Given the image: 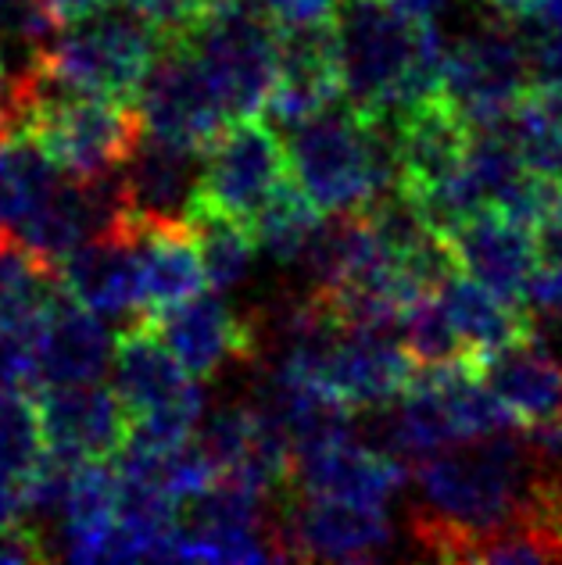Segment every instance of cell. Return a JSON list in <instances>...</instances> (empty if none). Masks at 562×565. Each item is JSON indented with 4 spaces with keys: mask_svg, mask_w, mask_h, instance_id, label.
I'll list each match as a JSON object with an SVG mask.
<instances>
[{
    "mask_svg": "<svg viewBox=\"0 0 562 565\" xmlns=\"http://www.w3.org/2000/svg\"><path fill=\"white\" fill-rule=\"evenodd\" d=\"M412 480L420 490L412 537L426 555L441 562H466L473 544L506 526L527 523V519L544 523V466L516 429L455 440L412 462Z\"/></svg>",
    "mask_w": 562,
    "mask_h": 565,
    "instance_id": "obj_1",
    "label": "cell"
},
{
    "mask_svg": "<svg viewBox=\"0 0 562 565\" xmlns=\"http://www.w3.org/2000/svg\"><path fill=\"white\" fill-rule=\"evenodd\" d=\"M340 97L365 115H397L441 94L445 36L434 14L397 0H340L330 14Z\"/></svg>",
    "mask_w": 562,
    "mask_h": 565,
    "instance_id": "obj_2",
    "label": "cell"
},
{
    "mask_svg": "<svg viewBox=\"0 0 562 565\" xmlns=\"http://www.w3.org/2000/svg\"><path fill=\"white\" fill-rule=\"evenodd\" d=\"M284 132L287 172L319 215L359 212L394 186V143L383 115H365L337 97Z\"/></svg>",
    "mask_w": 562,
    "mask_h": 565,
    "instance_id": "obj_3",
    "label": "cell"
},
{
    "mask_svg": "<svg viewBox=\"0 0 562 565\" xmlns=\"http://www.w3.org/2000/svg\"><path fill=\"white\" fill-rule=\"evenodd\" d=\"M169 36L126 0L62 22L36 57L76 94L132 100L140 76Z\"/></svg>",
    "mask_w": 562,
    "mask_h": 565,
    "instance_id": "obj_4",
    "label": "cell"
},
{
    "mask_svg": "<svg viewBox=\"0 0 562 565\" xmlns=\"http://www.w3.org/2000/svg\"><path fill=\"white\" fill-rule=\"evenodd\" d=\"M180 40L198 57L230 122L262 115L276 83V25L258 8L215 0Z\"/></svg>",
    "mask_w": 562,
    "mask_h": 565,
    "instance_id": "obj_5",
    "label": "cell"
},
{
    "mask_svg": "<svg viewBox=\"0 0 562 565\" xmlns=\"http://www.w3.org/2000/svg\"><path fill=\"white\" fill-rule=\"evenodd\" d=\"M530 86V65L520 25L491 14L477 33L445 47L441 62V94H445L469 126L506 122L516 100Z\"/></svg>",
    "mask_w": 562,
    "mask_h": 565,
    "instance_id": "obj_6",
    "label": "cell"
},
{
    "mask_svg": "<svg viewBox=\"0 0 562 565\" xmlns=\"http://www.w3.org/2000/svg\"><path fill=\"white\" fill-rule=\"evenodd\" d=\"M132 108L140 115L144 132L180 147H194V151H204L230 122L209 76L180 36H169L151 57L132 90Z\"/></svg>",
    "mask_w": 562,
    "mask_h": 565,
    "instance_id": "obj_7",
    "label": "cell"
},
{
    "mask_svg": "<svg viewBox=\"0 0 562 565\" xmlns=\"http://www.w3.org/2000/svg\"><path fill=\"white\" fill-rule=\"evenodd\" d=\"M284 180L290 172L276 129L262 118H236L201 151L198 198L233 218H247Z\"/></svg>",
    "mask_w": 562,
    "mask_h": 565,
    "instance_id": "obj_8",
    "label": "cell"
},
{
    "mask_svg": "<svg viewBox=\"0 0 562 565\" xmlns=\"http://www.w3.org/2000/svg\"><path fill=\"white\" fill-rule=\"evenodd\" d=\"M144 322L194 380H212L230 365L262 362L255 326L244 311H233L219 290H201L187 301L155 311Z\"/></svg>",
    "mask_w": 562,
    "mask_h": 565,
    "instance_id": "obj_9",
    "label": "cell"
},
{
    "mask_svg": "<svg viewBox=\"0 0 562 565\" xmlns=\"http://www.w3.org/2000/svg\"><path fill=\"white\" fill-rule=\"evenodd\" d=\"M445 244L458 273L480 282L484 290H491L501 301L527 308L530 279H534L541 265L534 226L501 215L495 207H484V212L469 215L455 230H448Z\"/></svg>",
    "mask_w": 562,
    "mask_h": 565,
    "instance_id": "obj_10",
    "label": "cell"
},
{
    "mask_svg": "<svg viewBox=\"0 0 562 565\" xmlns=\"http://www.w3.org/2000/svg\"><path fill=\"white\" fill-rule=\"evenodd\" d=\"M33 401L43 451H57L76 462H97V458H112L126 437V412L108 380L40 386Z\"/></svg>",
    "mask_w": 562,
    "mask_h": 565,
    "instance_id": "obj_11",
    "label": "cell"
},
{
    "mask_svg": "<svg viewBox=\"0 0 562 565\" xmlns=\"http://www.w3.org/2000/svg\"><path fill=\"white\" fill-rule=\"evenodd\" d=\"M409 469L394 455L365 448L351 434L308 448L290 458V490L308 498H330L383 509L405 483Z\"/></svg>",
    "mask_w": 562,
    "mask_h": 565,
    "instance_id": "obj_12",
    "label": "cell"
},
{
    "mask_svg": "<svg viewBox=\"0 0 562 565\" xmlns=\"http://www.w3.org/2000/svg\"><path fill=\"white\" fill-rule=\"evenodd\" d=\"M337 97L340 79L330 19L276 25V83L262 115H269V122L284 129Z\"/></svg>",
    "mask_w": 562,
    "mask_h": 565,
    "instance_id": "obj_13",
    "label": "cell"
},
{
    "mask_svg": "<svg viewBox=\"0 0 562 565\" xmlns=\"http://www.w3.org/2000/svg\"><path fill=\"white\" fill-rule=\"evenodd\" d=\"M115 172L132 218L183 222L201 190V151L140 132Z\"/></svg>",
    "mask_w": 562,
    "mask_h": 565,
    "instance_id": "obj_14",
    "label": "cell"
},
{
    "mask_svg": "<svg viewBox=\"0 0 562 565\" xmlns=\"http://www.w3.org/2000/svg\"><path fill=\"white\" fill-rule=\"evenodd\" d=\"M473 369L516 429H534L562 415V362L541 344L538 330L487 351Z\"/></svg>",
    "mask_w": 562,
    "mask_h": 565,
    "instance_id": "obj_15",
    "label": "cell"
},
{
    "mask_svg": "<svg viewBox=\"0 0 562 565\" xmlns=\"http://www.w3.org/2000/svg\"><path fill=\"white\" fill-rule=\"evenodd\" d=\"M62 290L100 319H140L137 255L126 218L115 230L97 233L57 262Z\"/></svg>",
    "mask_w": 562,
    "mask_h": 565,
    "instance_id": "obj_16",
    "label": "cell"
},
{
    "mask_svg": "<svg viewBox=\"0 0 562 565\" xmlns=\"http://www.w3.org/2000/svg\"><path fill=\"white\" fill-rule=\"evenodd\" d=\"M115 337L108 319L94 316L62 294L33 337V391L108 376Z\"/></svg>",
    "mask_w": 562,
    "mask_h": 565,
    "instance_id": "obj_17",
    "label": "cell"
},
{
    "mask_svg": "<svg viewBox=\"0 0 562 565\" xmlns=\"http://www.w3.org/2000/svg\"><path fill=\"white\" fill-rule=\"evenodd\" d=\"M105 380L126 415L176 405V401H190V397H204L201 380H194L172 359L169 348L151 333V326L144 319L126 322V330L115 337Z\"/></svg>",
    "mask_w": 562,
    "mask_h": 565,
    "instance_id": "obj_18",
    "label": "cell"
},
{
    "mask_svg": "<svg viewBox=\"0 0 562 565\" xmlns=\"http://www.w3.org/2000/svg\"><path fill=\"white\" fill-rule=\"evenodd\" d=\"M126 226L137 255L140 319L204 290V269L187 222H140L126 212Z\"/></svg>",
    "mask_w": 562,
    "mask_h": 565,
    "instance_id": "obj_19",
    "label": "cell"
},
{
    "mask_svg": "<svg viewBox=\"0 0 562 565\" xmlns=\"http://www.w3.org/2000/svg\"><path fill=\"white\" fill-rule=\"evenodd\" d=\"M437 294L448 308L452 326L473 354V365H477L487 351H498V348L512 344V340L534 333V316H530V308L501 301V297L484 290L480 282H473L463 273H452L441 279Z\"/></svg>",
    "mask_w": 562,
    "mask_h": 565,
    "instance_id": "obj_20",
    "label": "cell"
},
{
    "mask_svg": "<svg viewBox=\"0 0 562 565\" xmlns=\"http://www.w3.org/2000/svg\"><path fill=\"white\" fill-rule=\"evenodd\" d=\"M62 294L57 265L33 255L14 236L0 241V333L33 340Z\"/></svg>",
    "mask_w": 562,
    "mask_h": 565,
    "instance_id": "obj_21",
    "label": "cell"
},
{
    "mask_svg": "<svg viewBox=\"0 0 562 565\" xmlns=\"http://www.w3.org/2000/svg\"><path fill=\"white\" fill-rule=\"evenodd\" d=\"M183 222L190 230V241L198 247V258L204 269V287L219 290V294L241 287V282L251 276V265H255V255H258L244 218H233L198 198L190 204Z\"/></svg>",
    "mask_w": 562,
    "mask_h": 565,
    "instance_id": "obj_22",
    "label": "cell"
},
{
    "mask_svg": "<svg viewBox=\"0 0 562 565\" xmlns=\"http://www.w3.org/2000/svg\"><path fill=\"white\" fill-rule=\"evenodd\" d=\"M65 169L25 129L0 132V241L14 236L22 215Z\"/></svg>",
    "mask_w": 562,
    "mask_h": 565,
    "instance_id": "obj_23",
    "label": "cell"
},
{
    "mask_svg": "<svg viewBox=\"0 0 562 565\" xmlns=\"http://www.w3.org/2000/svg\"><path fill=\"white\" fill-rule=\"evenodd\" d=\"M319 212L298 190L294 180H284L269 198H265L255 212L244 218V226L255 241V250L276 265H294L308 241V233L316 230Z\"/></svg>",
    "mask_w": 562,
    "mask_h": 565,
    "instance_id": "obj_24",
    "label": "cell"
},
{
    "mask_svg": "<svg viewBox=\"0 0 562 565\" xmlns=\"http://www.w3.org/2000/svg\"><path fill=\"white\" fill-rule=\"evenodd\" d=\"M394 330L402 333L397 340H402V348L409 351V359L416 362V369H437V365H455V362L473 365V354L452 326V316L437 290H423L412 297L402 308V316H397Z\"/></svg>",
    "mask_w": 562,
    "mask_h": 565,
    "instance_id": "obj_25",
    "label": "cell"
},
{
    "mask_svg": "<svg viewBox=\"0 0 562 565\" xmlns=\"http://www.w3.org/2000/svg\"><path fill=\"white\" fill-rule=\"evenodd\" d=\"M140 14H147L166 36H180L187 25H194L215 0H126Z\"/></svg>",
    "mask_w": 562,
    "mask_h": 565,
    "instance_id": "obj_26",
    "label": "cell"
},
{
    "mask_svg": "<svg viewBox=\"0 0 562 565\" xmlns=\"http://www.w3.org/2000/svg\"><path fill=\"white\" fill-rule=\"evenodd\" d=\"M258 8L273 25H301V22H327L340 0H247Z\"/></svg>",
    "mask_w": 562,
    "mask_h": 565,
    "instance_id": "obj_27",
    "label": "cell"
},
{
    "mask_svg": "<svg viewBox=\"0 0 562 565\" xmlns=\"http://www.w3.org/2000/svg\"><path fill=\"white\" fill-rule=\"evenodd\" d=\"M43 558L40 537L25 523L0 526V565H19V562H36Z\"/></svg>",
    "mask_w": 562,
    "mask_h": 565,
    "instance_id": "obj_28",
    "label": "cell"
},
{
    "mask_svg": "<svg viewBox=\"0 0 562 565\" xmlns=\"http://www.w3.org/2000/svg\"><path fill=\"white\" fill-rule=\"evenodd\" d=\"M534 236H538V258H541V265H562V201L538 222Z\"/></svg>",
    "mask_w": 562,
    "mask_h": 565,
    "instance_id": "obj_29",
    "label": "cell"
},
{
    "mask_svg": "<svg viewBox=\"0 0 562 565\" xmlns=\"http://www.w3.org/2000/svg\"><path fill=\"white\" fill-rule=\"evenodd\" d=\"M51 11V19L62 25V22H72V19H79V14H91L97 8H105L112 4V0H43Z\"/></svg>",
    "mask_w": 562,
    "mask_h": 565,
    "instance_id": "obj_30",
    "label": "cell"
},
{
    "mask_svg": "<svg viewBox=\"0 0 562 565\" xmlns=\"http://www.w3.org/2000/svg\"><path fill=\"white\" fill-rule=\"evenodd\" d=\"M11 129H22V115L11 94V79L4 76V68H0V132H11Z\"/></svg>",
    "mask_w": 562,
    "mask_h": 565,
    "instance_id": "obj_31",
    "label": "cell"
},
{
    "mask_svg": "<svg viewBox=\"0 0 562 565\" xmlns=\"http://www.w3.org/2000/svg\"><path fill=\"white\" fill-rule=\"evenodd\" d=\"M487 4H491V14H498V19L523 22L538 8V0H487Z\"/></svg>",
    "mask_w": 562,
    "mask_h": 565,
    "instance_id": "obj_32",
    "label": "cell"
}]
</instances>
